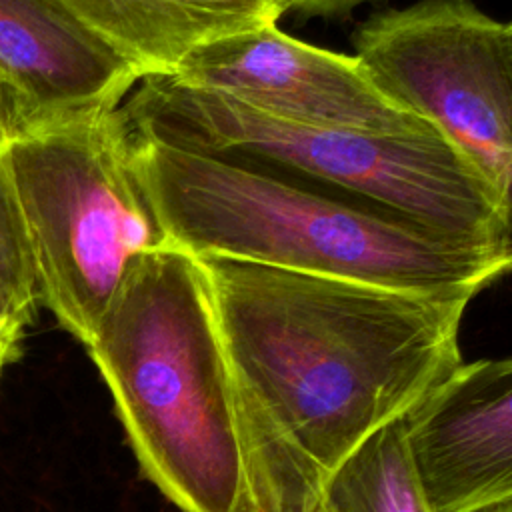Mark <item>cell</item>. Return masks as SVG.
<instances>
[{"mask_svg":"<svg viewBox=\"0 0 512 512\" xmlns=\"http://www.w3.org/2000/svg\"><path fill=\"white\" fill-rule=\"evenodd\" d=\"M236 396L254 510L324 498L368 438L460 364L468 298L198 258Z\"/></svg>","mask_w":512,"mask_h":512,"instance_id":"cell-1","label":"cell"},{"mask_svg":"<svg viewBox=\"0 0 512 512\" xmlns=\"http://www.w3.org/2000/svg\"><path fill=\"white\" fill-rule=\"evenodd\" d=\"M134 166L168 240L196 258L468 300L512 272L506 246L448 236L366 198L138 132Z\"/></svg>","mask_w":512,"mask_h":512,"instance_id":"cell-2","label":"cell"},{"mask_svg":"<svg viewBox=\"0 0 512 512\" xmlns=\"http://www.w3.org/2000/svg\"><path fill=\"white\" fill-rule=\"evenodd\" d=\"M142 474L182 512H254L236 396L204 270L146 254L84 346Z\"/></svg>","mask_w":512,"mask_h":512,"instance_id":"cell-3","label":"cell"},{"mask_svg":"<svg viewBox=\"0 0 512 512\" xmlns=\"http://www.w3.org/2000/svg\"><path fill=\"white\" fill-rule=\"evenodd\" d=\"M130 128L164 144L354 194L448 236L508 246L500 202L440 130L366 134L286 122L174 76L122 102Z\"/></svg>","mask_w":512,"mask_h":512,"instance_id":"cell-4","label":"cell"},{"mask_svg":"<svg viewBox=\"0 0 512 512\" xmlns=\"http://www.w3.org/2000/svg\"><path fill=\"white\" fill-rule=\"evenodd\" d=\"M0 160L40 304L86 346L138 262L172 244L138 178L122 106L20 128Z\"/></svg>","mask_w":512,"mask_h":512,"instance_id":"cell-5","label":"cell"},{"mask_svg":"<svg viewBox=\"0 0 512 512\" xmlns=\"http://www.w3.org/2000/svg\"><path fill=\"white\" fill-rule=\"evenodd\" d=\"M378 86L454 144L494 190L512 250V68L504 24L472 0H418L354 32Z\"/></svg>","mask_w":512,"mask_h":512,"instance_id":"cell-6","label":"cell"},{"mask_svg":"<svg viewBox=\"0 0 512 512\" xmlns=\"http://www.w3.org/2000/svg\"><path fill=\"white\" fill-rule=\"evenodd\" d=\"M172 76L286 122L366 134L434 128L388 96L356 54L306 44L276 24L202 46Z\"/></svg>","mask_w":512,"mask_h":512,"instance_id":"cell-7","label":"cell"},{"mask_svg":"<svg viewBox=\"0 0 512 512\" xmlns=\"http://www.w3.org/2000/svg\"><path fill=\"white\" fill-rule=\"evenodd\" d=\"M404 426L430 512L512 504V358L462 362Z\"/></svg>","mask_w":512,"mask_h":512,"instance_id":"cell-8","label":"cell"},{"mask_svg":"<svg viewBox=\"0 0 512 512\" xmlns=\"http://www.w3.org/2000/svg\"><path fill=\"white\" fill-rule=\"evenodd\" d=\"M138 82V72L58 0H0V92L14 132L122 106Z\"/></svg>","mask_w":512,"mask_h":512,"instance_id":"cell-9","label":"cell"},{"mask_svg":"<svg viewBox=\"0 0 512 512\" xmlns=\"http://www.w3.org/2000/svg\"><path fill=\"white\" fill-rule=\"evenodd\" d=\"M140 80L172 76L222 38L276 24L272 0H58Z\"/></svg>","mask_w":512,"mask_h":512,"instance_id":"cell-10","label":"cell"},{"mask_svg":"<svg viewBox=\"0 0 512 512\" xmlns=\"http://www.w3.org/2000/svg\"><path fill=\"white\" fill-rule=\"evenodd\" d=\"M328 512H430L406 440L404 420L368 438L330 476Z\"/></svg>","mask_w":512,"mask_h":512,"instance_id":"cell-11","label":"cell"},{"mask_svg":"<svg viewBox=\"0 0 512 512\" xmlns=\"http://www.w3.org/2000/svg\"><path fill=\"white\" fill-rule=\"evenodd\" d=\"M14 134V122L10 108L0 92V156ZM0 302L6 312L28 328L40 304L36 276L28 254L22 224L2 170L0 160Z\"/></svg>","mask_w":512,"mask_h":512,"instance_id":"cell-12","label":"cell"},{"mask_svg":"<svg viewBox=\"0 0 512 512\" xmlns=\"http://www.w3.org/2000/svg\"><path fill=\"white\" fill-rule=\"evenodd\" d=\"M280 16L296 14L302 18L312 16H338L346 14L368 0H272Z\"/></svg>","mask_w":512,"mask_h":512,"instance_id":"cell-13","label":"cell"},{"mask_svg":"<svg viewBox=\"0 0 512 512\" xmlns=\"http://www.w3.org/2000/svg\"><path fill=\"white\" fill-rule=\"evenodd\" d=\"M26 330L28 328L16 322L0 302V376L8 364L20 358Z\"/></svg>","mask_w":512,"mask_h":512,"instance_id":"cell-14","label":"cell"},{"mask_svg":"<svg viewBox=\"0 0 512 512\" xmlns=\"http://www.w3.org/2000/svg\"><path fill=\"white\" fill-rule=\"evenodd\" d=\"M264 512H328L324 498L314 500V502H304V504H286V506H276Z\"/></svg>","mask_w":512,"mask_h":512,"instance_id":"cell-15","label":"cell"},{"mask_svg":"<svg viewBox=\"0 0 512 512\" xmlns=\"http://www.w3.org/2000/svg\"><path fill=\"white\" fill-rule=\"evenodd\" d=\"M504 34H506V48H508V60L512 68V22L504 24Z\"/></svg>","mask_w":512,"mask_h":512,"instance_id":"cell-16","label":"cell"},{"mask_svg":"<svg viewBox=\"0 0 512 512\" xmlns=\"http://www.w3.org/2000/svg\"><path fill=\"white\" fill-rule=\"evenodd\" d=\"M490 512H512V504H510V506H502V508H496V510H490Z\"/></svg>","mask_w":512,"mask_h":512,"instance_id":"cell-17","label":"cell"}]
</instances>
